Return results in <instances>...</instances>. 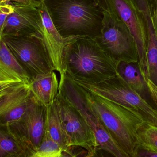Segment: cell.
<instances>
[{
    "mask_svg": "<svg viewBox=\"0 0 157 157\" xmlns=\"http://www.w3.org/2000/svg\"><path fill=\"white\" fill-rule=\"evenodd\" d=\"M119 64L95 38L72 37L65 49V74L74 81L94 83L105 80L118 73Z\"/></svg>",
    "mask_w": 157,
    "mask_h": 157,
    "instance_id": "obj_1",
    "label": "cell"
},
{
    "mask_svg": "<svg viewBox=\"0 0 157 157\" xmlns=\"http://www.w3.org/2000/svg\"><path fill=\"white\" fill-rule=\"evenodd\" d=\"M43 3L63 38L100 35L103 10L97 0H44Z\"/></svg>",
    "mask_w": 157,
    "mask_h": 157,
    "instance_id": "obj_2",
    "label": "cell"
},
{
    "mask_svg": "<svg viewBox=\"0 0 157 157\" xmlns=\"http://www.w3.org/2000/svg\"><path fill=\"white\" fill-rule=\"evenodd\" d=\"M76 83L91 110L99 117L128 157H135L138 146L137 130L146 121L145 118L137 112L94 94Z\"/></svg>",
    "mask_w": 157,
    "mask_h": 157,
    "instance_id": "obj_3",
    "label": "cell"
},
{
    "mask_svg": "<svg viewBox=\"0 0 157 157\" xmlns=\"http://www.w3.org/2000/svg\"><path fill=\"white\" fill-rule=\"evenodd\" d=\"M102 9L101 29L100 35L95 39L118 63L138 62L136 42L125 24L110 7L105 6Z\"/></svg>",
    "mask_w": 157,
    "mask_h": 157,
    "instance_id": "obj_4",
    "label": "cell"
},
{
    "mask_svg": "<svg viewBox=\"0 0 157 157\" xmlns=\"http://www.w3.org/2000/svg\"><path fill=\"white\" fill-rule=\"evenodd\" d=\"M74 82L94 94L137 112L146 121L157 127V109L128 85L118 73L97 83Z\"/></svg>",
    "mask_w": 157,
    "mask_h": 157,
    "instance_id": "obj_5",
    "label": "cell"
},
{
    "mask_svg": "<svg viewBox=\"0 0 157 157\" xmlns=\"http://www.w3.org/2000/svg\"><path fill=\"white\" fill-rule=\"evenodd\" d=\"M31 78L54 71L43 37L36 36L6 35L0 38Z\"/></svg>",
    "mask_w": 157,
    "mask_h": 157,
    "instance_id": "obj_6",
    "label": "cell"
},
{
    "mask_svg": "<svg viewBox=\"0 0 157 157\" xmlns=\"http://www.w3.org/2000/svg\"><path fill=\"white\" fill-rule=\"evenodd\" d=\"M46 113V106L33 95L31 104L21 119L1 126H4L21 145L26 157H33L44 138Z\"/></svg>",
    "mask_w": 157,
    "mask_h": 157,
    "instance_id": "obj_7",
    "label": "cell"
},
{
    "mask_svg": "<svg viewBox=\"0 0 157 157\" xmlns=\"http://www.w3.org/2000/svg\"><path fill=\"white\" fill-rule=\"evenodd\" d=\"M56 101L67 149L78 146L88 151V157L95 156L99 150L96 138L83 117L59 90Z\"/></svg>",
    "mask_w": 157,
    "mask_h": 157,
    "instance_id": "obj_8",
    "label": "cell"
},
{
    "mask_svg": "<svg viewBox=\"0 0 157 157\" xmlns=\"http://www.w3.org/2000/svg\"><path fill=\"white\" fill-rule=\"evenodd\" d=\"M59 90L80 113L94 133L98 150L105 151L114 157H124V150L87 105L76 83L66 74L60 78Z\"/></svg>",
    "mask_w": 157,
    "mask_h": 157,
    "instance_id": "obj_9",
    "label": "cell"
},
{
    "mask_svg": "<svg viewBox=\"0 0 157 157\" xmlns=\"http://www.w3.org/2000/svg\"><path fill=\"white\" fill-rule=\"evenodd\" d=\"M113 10L125 24L134 37L141 72L147 76V35L144 20L133 0H103V6Z\"/></svg>",
    "mask_w": 157,
    "mask_h": 157,
    "instance_id": "obj_10",
    "label": "cell"
},
{
    "mask_svg": "<svg viewBox=\"0 0 157 157\" xmlns=\"http://www.w3.org/2000/svg\"><path fill=\"white\" fill-rule=\"evenodd\" d=\"M11 4L13 6V12L7 17L0 30V38L6 35L43 37L44 25L40 6L32 3Z\"/></svg>",
    "mask_w": 157,
    "mask_h": 157,
    "instance_id": "obj_11",
    "label": "cell"
},
{
    "mask_svg": "<svg viewBox=\"0 0 157 157\" xmlns=\"http://www.w3.org/2000/svg\"><path fill=\"white\" fill-rule=\"evenodd\" d=\"M32 98L28 84H18L0 90V126L7 125L21 119Z\"/></svg>",
    "mask_w": 157,
    "mask_h": 157,
    "instance_id": "obj_12",
    "label": "cell"
},
{
    "mask_svg": "<svg viewBox=\"0 0 157 157\" xmlns=\"http://www.w3.org/2000/svg\"><path fill=\"white\" fill-rule=\"evenodd\" d=\"M43 17L44 29L42 37L53 69L59 72L60 78L65 75L64 54L71 38H63L53 24L44 3L40 7ZM72 38V37H71Z\"/></svg>",
    "mask_w": 157,
    "mask_h": 157,
    "instance_id": "obj_13",
    "label": "cell"
},
{
    "mask_svg": "<svg viewBox=\"0 0 157 157\" xmlns=\"http://www.w3.org/2000/svg\"><path fill=\"white\" fill-rule=\"evenodd\" d=\"M146 26L147 77L157 85V30L149 0H133Z\"/></svg>",
    "mask_w": 157,
    "mask_h": 157,
    "instance_id": "obj_14",
    "label": "cell"
},
{
    "mask_svg": "<svg viewBox=\"0 0 157 157\" xmlns=\"http://www.w3.org/2000/svg\"><path fill=\"white\" fill-rule=\"evenodd\" d=\"M31 78L3 40H0V90L20 84L29 85Z\"/></svg>",
    "mask_w": 157,
    "mask_h": 157,
    "instance_id": "obj_15",
    "label": "cell"
},
{
    "mask_svg": "<svg viewBox=\"0 0 157 157\" xmlns=\"http://www.w3.org/2000/svg\"><path fill=\"white\" fill-rule=\"evenodd\" d=\"M54 71L34 79L29 84L34 97L47 107L55 102L59 91V83Z\"/></svg>",
    "mask_w": 157,
    "mask_h": 157,
    "instance_id": "obj_16",
    "label": "cell"
},
{
    "mask_svg": "<svg viewBox=\"0 0 157 157\" xmlns=\"http://www.w3.org/2000/svg\"><path fill=\"white\" fill-rule=\"evenodd\" d=\"M117 71L128 85L146 99L149 93L138 62H120Z\"/></svg>",
    "mask_w": 157,
    "mask_h": 157,
    "instance_id": "obj_17",
    "label": "cell"
},
{
    "mask_svg": "<svg viewBox=\"0 0 157 157\" xmlns=\"http://www.w3.org/2000/svg\"><path fill=\"white\" fill-rule=\"evenodd\" d=\"M45 133L48 134L52 139L61 146L64 153L67 147L61 128L58 109L56 100L52 104L47 107Z\"/></svg>",
    "mask_w": 157,
    "mask_h": 157,
    "instance_id": "obj_18",
    "label": "cell"
},
{
    "mask_svg": "<svg viewBox=\"0 0 157 157\" xmlns=\"http://www.w3.org/2000/svg\"><path fill=\"white\" fill-rule=\"evenodd\" d=\"M136 132L138 147L157 153V127L145 121Z\"/></svg>",
    "mask_w": 157,
    "mask_h": 157,
    "instance_id": "obj_19",
    "label": "cell"
},
{
    "mask_svg": "<svg viewBox=\"0 0 157 157\" xmlns=\"http://www.w3.org/2000/svg\"><path fill=\"white\" fill-rule=\"evenodd\" d=\"M0 157H26L21 145L4 126H1Z\"/></svg>",
    "mask_w": 157,
    "mask_h": 157,
    "instance_id": "obj_20",
    "label": "cell"
},
{
    "mask_svg": "<svg viewBox=\"0 0 157 157\" xmlns=\"http://www.w3.org/2000/svg\"><path fill=\"white\" fill-rule=\"evenodd\" d=\"M63 153L61 146L45 133L39 147L33 157H62Z\"/></svg>",
    "mask_w": 157,
    "mask_h": 157,
    "instance_id": "obj_21",
    "label": "cell"
},
{
    "mask_svg": "<svg viewBox=\"0 0 157 157\" xmlns=\"http://www.w3.org/2000/svg\"><path fill=\"white\" fill-rule=\"evenodd\" d=\"M13 10V6L11 3L0 4V30L3 27L7 17Z\"/></svg>",
    "mask_w": 157,
    "mask_h": 157,
    "instance_id": "obj_22",
    "label": "cell"
},
{
    "mask_svg": "<svg viewBox=\"0 0 157 157\" xmlns=\"http://www.w3.org/2000/svg\"><path fill=\"white\" fill-rule=\"evenodd\" d=\"M147 86L149 95L157 105V85L153 83L147 75L142 74Z\"/></svg>",
    "mask_w": 157,
    "mask_h": 157,
    "instance_id": "obj_23",
    "label": "cell"
},
{
    "mask_svg": "<svg viewBox=\"0 0 157 157\" xmlns=\"http://www.w3.org/2000/svg\"><path fill=\"white\" fill-rule=\"evenodd\" d=\"M157 157V153L137 147L135 157Z\"/></svg>",
    "mask_w": 157,
    "mask_h": 157,
    "instance_id": "obj_24",
    "label": "cell"
},
{
    "mask_svg": "<svg viewBox=\"0 0 157 157\" xmlns=\"http://www.w3.org/2000/svg\"><path fill=\"white\" fill-rule=\"evenodd\" d=\"M11 3H21V4L32 3L29 0H0V4Z\"/></svg>",
    "mask_w": 157,
    "mask_h": 157,
    "instance_id": "obj_25",
    "label": "cell"
},
{
    "mask_svg": "<svg viewBox=\"0 0 157 157\" xmlns=\"http://www.w3.org/2000/svg\"><path fill=\"white\" fill-rule=\"evenodd\" d=\"M29 1L32 4H34L38 7L41 6L42 3L44 1V0H29Z\"/></svg>",
    "mask_w": 157,
    "mask_h": 157,
    "instance_id": "obj_26",
    "label": "cell"
},
{
    "mask_svg": "<svg viewBox=\"0 0 157 157\" xmlns=\"http://www.w3.org/2000/svg\"><path fill=\"white\" fill-rule=\"evenodd\" d=\"M153 18H154V22H155V25H156V28L157 30V8L156 10L153 12Z\"/></svg>",
    "mask_w": 157,
    "mask_h": 157,
    "instance_id": "obj_27",
    "label": "cell"
}]
</instances>
